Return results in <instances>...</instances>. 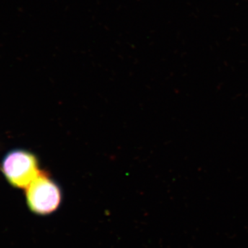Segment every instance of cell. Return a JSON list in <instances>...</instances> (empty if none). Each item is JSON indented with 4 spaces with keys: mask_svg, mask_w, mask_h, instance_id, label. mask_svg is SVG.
Instances as JSON below:
<instances>
[{
    "mask_svg": "<svg viewBox=\"0 0 248 248\" xmlns=\"http://www.w3.org/2000/svg\"><path fill=\"white\" fill-rule=\"evenodd\" d=\"M26 197L31 211L42 216L56 211L62 202L60 187L43 172L26 188Z\"/></svg>",
    "mask_w": 248,
    "mask_h": 248,
    "instance_id": "cell-1",
    "label": "cell"
},
{
    "mask_svg": "<svg viewBox=\"0 0 248 248\" xmlns=\"http://www.w3.org/2000/svg\"><path fill=\"white\" fill-rule=\"evenodd\" d=\"M2 170L11 185L25 189L40 173L35 156L19 150L6 155L3 161Z\"/></svg>",
    "mask_w": 248,
    "mask_h": 248,
    "instance_id": "cell-2",
    "label": "cell"
}]
</instances>
